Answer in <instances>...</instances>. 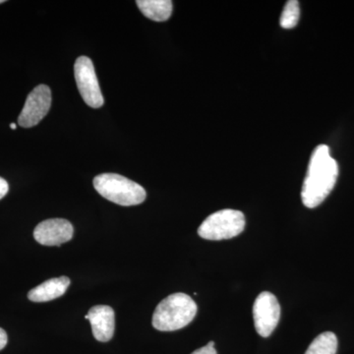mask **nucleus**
Masks as SVG:
<instances>
[{
	"mask_svg": "<svg viewBox=\"0 0 354 354\" xmlns=\"http://www.w3.org/2000/svg\"><path fill=\"white\" fill-rule=\"evenodd\" d=\"M51 106V91L46 85H39L29 95L21 111L18 123L21 127H36L48 114Z\"/></svg>",
	"mask_w": 354,
	"mask_h": 354,
	"instance_id": "nucleus-7",
	"label": "nucleus"
},
{
	"mask_svg": "<svg viewBox=\"0 0 354 354\" xmlns=\"http://www.w3.org/2000/svg\"><path fill=\"white\" fill-rule=\"evenodd\" d=\"M93 183L100 195L120 206H136L146 199V190L140 184L120 174H100Z\"/></svg>",
	"mask_w": 354,
	"mask_h": 354,
	"instance_id": "nucleus-3",
	"label": "nucleus"
},
{
	"mask_svg": "<svg viewBox=\"0 0 354 354\" xmlns=\"http://www.w3.org/2000/svg\"><path fill=\"white\" fill-rule=\"evenodd\" d=\"M71 281L67 277H59L44 281L32 288L28 293V298L32 302H48L62 297L69 288Z\"/></svg>",
	"mask_w": 354,
	"mask_h": 354,
	"instance_id": "nucleus-10",
	"label": "nucleus"
},
{
	"mask_svg": "<svg viewBox=\"0 0 354 354\" xmlns=\"http://www.w3.org/2000/svg\"><path fill=\"white\" fill-rule=\"evenodd\" d=\"M245 216L237 209H225L212 214L198 228V234L207 241L232 239L243 232Z\"/></svg>",
	"mask_w": 354,
	"mask_h": 354,
	"instance_id": "nucleus-4",
	"label": "nucleus"
},
{
	"mask_svg": "<svg viewBox=\"0 0 354 354\" xmlns=\"http://www.w3.org/2000/svg\"><path fill=\"white\" fill-rule=\"evenodd\" d=\"M74 228L64 218H50L39 223L34 230V239L44 246H59L71 241Z\"/></svg>",
	"mask_w": 354,
	"mask_h": 354,
	"instance_id": "nucleus-8",
	"label": "nucleus"
},
{
	"mask_svg": "<svg viewBox=\"0 0 354 354\" xmlns=\"http://www.w3.org/2000/svg\"><path fill=\"white\" fill-rule=\"evenodd\" d=\"M197 304L185 293H174L160 302L153 312V327L162 332L180 330L192 322Z\"/></svg>",
	"mask_w": 354,
	"mask_h": 354,
	"instance_id": "nucleus-2",
	"label": "nucleus"
},
{
	"mask_svg": "<svg viewBox=\"0 0 354 354\" xmlns=\"http://www.w3.org/2000/svg\"><path fill=\"white\" fill-rule=\"evenodd\" d=\"M136 3L144 16L156 22L169 20L174 8L171 0H138Z\"/></svg>",
	"mask_w": 354,
	"mask_h": 354,
	"instance_id": "nucleus-11",
	"label": "nucleus"
},
{
	"mask_svg": "<svg viewBox=\"0 0 354 354\" xmlns=\"http://www.w3.org/2000/svg\"><path fill=\"white\" fill-rule=\"evenodd\" d=\"M7 342H8V337H7L6 330L0 328V351L6 348Z\"/></svg>",
	"mask_w": 354,
	"mask_h": 354,
	"instance_id": "nucleus-16",
	"label": "nucleus"
},
{
	"mask_svg": "<svg viewBox=\"0 0 354 354\" xmlns=\"http://www.w3.org/2000/svg\"><path fill=\"white\" fill-rule=\"evenodd\" d=\"M74 74L77 88L84 102L93 109H99L104 106V97L92 60L87 57L77 58L74 65Z\"/></svg>",
	"mask_w": 354,
	"mask_h": 354,
	"instance_id": "nucleus-5",
	"label": "nucleus"
},
{
	"mask_svg": "<svg viewBox=\"0 0 354 354\" xmlns=\"http://www.w3.org/2000/svg\"><path fill=\"white\" fill-rule=\"evenodd\" d=\"M254 325L263 337L272 335L281 318V306L277 297L269 291L260 293L253 305Z\"/></svg>",
	"mask_w": 354,
	"mask_h": 354,
	"instance_id": "nucleus-6",
	"label": "nucleus"
},
{
	"mask_svg": "<svg viewBox=\"0 0 354 354\" xmlns=\"http://www.w3.org/2000/svg\"><path fill=\"white\" fill-rule=\"evenodd\" d=\"M191 354H218L216 353V351L215 349V342H209L206 346H203V348L197 349L194 353Z\"/></svg>",
	"mask_w": 354,
	"mask_h": 354,
	"instance_id": "nucleus-14",
	"label": "nucleus"
},
{
	"mask_svg": "<svg viewBox=\"0 0 354 354\" xmlns=\"http://www.w3.org/2000/svg\"><path fill=\"white\" fill-rule=\"evenodd\" d=\"M337 351V337L334 333L326 332L319 335L312 342L305 354H335Z\"/></svg>",
	"mask_w": 354,
	"mask_h": 354,
	"instance_id": "nucleus-12",
	"label": "nucleus"
},
{
	"mask_svg": "<svg viewBox=\"0 0 354 354\" xmlns=\"http://www.w3.org/2000/svg\"><path fill=\"white\" fill-rule=\"evenodd\" d=\"M4 0H0V4L3 3Z\"/></svg>",
	"mask_w": 354,
	"mask_h": 354,
	"instance_id": "nucleus-18",
	"label": "nucleus"
},
{
	"mask_svg": "<svg viewBox=\"0 0 354 354\" xmlns=\"http://www.w3.org/2000/svg\"><path fill=\"white\" fill-rule=\"evenodd\" d=\"M85 318L90 321L93 335L97 341L108 342L113 339L115 329V315L111 306L97 305L92 307Z\"/></svg>",
	"mask_w": 354,
	"mask_h": 354,
	"instance_id": "nucleus-9",
	"label": "nucleus"
},
{
	"mask_svg": "<svg viewBox=\"0 0 354 354\" xmlns=\"http://www.w3.org/2000/svg\"><path fill=\"white\" fill-rule=\"evenodd\" d=\"M300 17L299 2L290 0L286 2L283 13H281L279 24L283 29H292L298 24Z\"/></svg>",
	"mask_w": 354,
	"mask_h": 354,
	"instance_id": "nucleus-13",
	"label": "nucleus"
},
{
	"mask_svg": "<svg viewBox=\"0 0 354 354\" xmlns=\"http://www.w3.org/2000/svg\"><path fill=\"white\" fill-rule=\"evenodd\" d=\"M9 185L6 179L0 177V200L6 196L8 193Z\"/></svg>",
	"mask_w": 354,
	"mask_h": 354,
	"instance_id": "nucleus-15",
	"label": "nucleus"
},
{
	"mask_svg": "<svg viewBox=\"0 0 354 354\" xmlns=\"http://www.w3.org/2000/svg\"><path fill=\"white\" fill-rule=\"evenodd\" d=\"M339 176V165L330 157L327 145H319L310 158L308 171L301 190L304 206L314 209L322 204L334 189Z\"/></svg>",
	"mask_w": 354,
	"mask_h": 354,
	"instance_id": "nucleus-1",
	"label": "nucleus"
},
{
	"mask_svg": "<svg viewBox=\"0 0 354 354\" xmlns=\"http://www.w3.org/2000/svg\"><path fill=\"white\" fill-rule=\"evenodd\" d=\"M11 129L15 130L17 128V125L15 123H11L10 124Z\"/></svg>",
	"mask_w": 354,
	"mask_h": 354,
	"instance_id": "nucleus-17",
	"label": "nucleus"
}]
</instances>
